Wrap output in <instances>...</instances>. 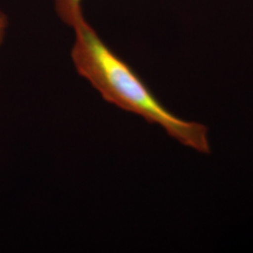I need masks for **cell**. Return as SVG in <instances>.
Instances as JSON below:
<instances>
[{
  "label": "cell",
  "mask_w": 253,
  "mask_h": 253,
  "mask_svg": "<svg viewBox=\"0 0 253 253\" xmlns=\"http://www.w3.org/2000/svg\"><path fill=\"white\" fill-rule=\"evenodd\" d=\"M57 17L65 26L76 27L84 18L83 11V0H51Z\"/></svg>",
  "instance_id": "7a4b0ae2"
},
{
  "label": "cell",
  "mask_w": 253,
  "mask_h": 253,
  "mask_svg": "<svg viewBox=\"0 0 253 253\" xmlns=\"http://www.w3.org/2000/svg\"><path fill=\"white\" fill-rule=\"evenodd\" d=\"M9 25V18L7 14L2 9H0V48L4 44Z\"/></svg>",
  "instance_id": "3957f363"
},
{
  "label": "cell",
  "mask_w": 253,
  "mask_h": 253,
  "mask_svg": "<svg viewBox=\"0 0 253 253\" xmlns=\"http://www.w3.org/2000/svg\"><path fill=\"white\" fill-rule=\"evenodd\" d=\"M71 56L77 73L109 103L163 127L183 145L210 153L208 127L166 108L135 71L109 47L87 20L73 28Z\"/></svg>",
  "instance_id": "6da1fadb"
}]
</instances>
